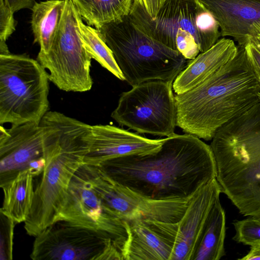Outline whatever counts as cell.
I'll use <instances>...</instances> for the list:
<instances>
[{
  "instance_id": "6da1fadb",
  "label": "cell",
  "mask_w": 260,
  "mask_h": 260,
  "mask_svg": "<svg viewBox=\"0 0 260 260\" xmlns=\"http://www.w3.org/2000/svg\"><path fill=\"white\" fill-rule=\"evenodd\" d=\"M98 167L114 183L156 200L191 196L217 175L210 146L186 133L164 139L154 152L111 159Z\"/></svg>"
},
{
  "instance_id": "7a4b0ae2",
  "label": "cell",
  "mask_w": 260,
  "mask_h": 260,
  "mask_svg": "<svg viewBox=\"0 0 260 260\" xmlns=\"http://www.w3.org/2000/svg\"><path fill=\"white\" fill-rule=\"evenodd\" d=\"M193 88L175 95L176 125L206 141L226 123L259 102L260 86L244 46Z\"/></svg>"
},
{
  "instance_id": "3957f363",
  "label": "cell",
  "mask_w": 260,
  "mask_h": 260,
  "mask_svg": "<svg viewBox=\"0 0 260 260\" xmlns=\"http://www.w3.org/2000/svg\"><path fill=\"white\" fill-rule=\"evenodd\" d=\"M46 166L35 187L26 233L36 237L55 222L71 181L84 164L92 125L56 111L42 119Z\"/></svg>"
},
{
  "instance_id": "277c9868",
  "label": "cell",
  "mask_w": 260,
  "mask_h": 260,
  "mask_svg": "<svg viewBox=\"0 0 260 260\" xmlns=\"http://www.w3.org/2000/svg\"><path fill=\"white\" fill-rule=\"evenodd\" d=\"M210 146L221 193L260 220V102L220 127Z\"/></svg>"
},
{
  "instance_id": "5b68a950",
  "label": "cell",
  "mask_w": 260,
  "mask_h": 260,
  "mask_svg": "<svg viewBox=\"0 0 260 260\" xmlns=\"http://www.w3.org/2000/svg\"><path fill=\"white\" fill-rule=\"evenodd\" d=\"M131 86L151 80L174 81L186 59L140 30L128 15L98 29Z\"/></svg>"
},
{
  "instance_id": "8992f818",
  "label": "cell",
  "mask_w": 260,
  "mask_h": 260,
  "mask_svg": "<svg viewBox=\"0 0 260 260\" xmlns=\"http://www.w3.org/2000/svg\"><path fill=\"white\" fill-rule=\"evenodd\" d=\"M128 16L144 33L176 51L185 40L193 37L200 52H204L221 36L217 20L200 0H165L154 19L138 0H134Z\"/></svg>"
},
{
  "instance_id": "52a82bcc",
  "label": "cell",
  "mask_w": 260,
  "mask_h": 260,
  "mask_svg": "<svg viewBox=\"0 0 260 260\" xmlns=\"http://www.w3.org/2000/svg\"><path fill=\"white\" fill-rule=\"evenodd\" d=\"M49 77L25 54H0V124H40L48 111Z\"/></svg>"
},
{
  "instance_id": "ba28073f",
  "label": "cell",
  "mask_w": 260,
  "mask_h": 260,
  "mask_svg": "<svg viewBox=\"0 0 260 260\" xmlns=\"http://www.w3.org/2000/svg\"><path fill=\"white\" fill-rule=\"evenodd\" d=\"M80 16L71 0H66L58 29L47 53L39 51L37 60L49 72V80L60 90L85 92L91 89V57L80 34Z\"/></svg>"
},
{
  "instance_id": "9c48e42d",
  "label": "cell",
  "mask_w": 260,
  "mask_h": 260,
  "mask_svg": "<svg viewBox=\"0 0 260 260\" xmlns=\"http://www.w3.org/2000/svg\"><path fill=\"white\" fill-rule=\"evenodd\" d=\"M173 82L156 80L133 86L121 94L111 117L139 133L174 135L177 110Z\"/></svg>"
},
{
  "instance_id": "30bf717a",
  "label": "cell",
  "mask_w": 260,
  "mask_h": 260,
  "mask_svg": "<svg viewBox=\"0 0 260 260\" xmlns=\"http://www.w3.org/2000/svg\"><path fill=\"white\" fill-rule=\"evenodd\" d=\"M94 189L106 206L123 221L151 219L178 222L196 193L187 198L156 200L138 194L113 182L98 166L84 164Z\"/></svg>"
},
{
  "instance_id": "8fae6325",
  "label": "cell",
  "mask_w": 260,
  "mask_h": 260,
  "mask_svg": "<svg viewBox=\"0 0 260 260\" xmlns=\"http://www.w3.org/2000/svg\"><path fill=\"white\" fill-rule=\"evenodd\" d=\"M83 165L71 181L55 222L63 221L104 233L115 241L122 253L127 239L124 222L105 204L93 187Z\"/></svg>"
},
{
  "instance_id": "7c38bea8",
  "label": "cell",
  "mask_w": 260,
  "mask_h": 260,
  "mask_svg": "<svg viewBox=\"0 0 260 260\" xmlns=\"http://www.w3.org/2000/svg\"><path fill=\"white\" fill-rule=\"evenodd\" d=\"M111 245L121 251L104 233L59 221L35 237L30 257L34 260H99Z\"/></svg>"
},
{
  "instance_id": "4fadbf2b",
  "label": "cell",
  "mask_w": 260,
  "mask_h": 260,
  "mask_svg": "<svg viewBox=\"0 0 260 260\" xmlns=\"http://www.w3.org/2000/svg\"><path fill=\"white\" fill-rule=\"evenodd\" d=\"M44 156L43 129L40 124L28 122L0 126V186L27 169L33 160Z\"/></svg>"
},
{
  "instance_id": "5bb4252c",
  "label": "cell",
  "mask_w": 260,
  "mask_h": 260,
  "mask_svg": "<svg viewBox=\"0 0 260 260\" xmlns=\"http://www.w3.org/2000/svg\"><path fill=\"white\" fill-rule=\"evenodd\" d=\"M163 140L148 139L114 125H92L84 164L98 166L115 158L154 152L160 149Z\"/></svg>"
},
{
  "instance_id": "9a60e30c",
  "label": "cell",
  "mask_w": 260,
  "mask_h": 260,
  "mask_svg": "<svg viewBox=\"0 0 260 260\" xmlns=\"http://www.w3.org/2000/svg\"><path fill=\"white\" fill-rule=\"evenodd\" d=\"M127 239L122 260H171L177 222L151 219L124 221Z\"/></svg>"
},
{
  "instance_id": "2e32d148",
  "label": "cell",
  "mask_w": 260,
  "mask_h": 260,
  "mask_svg": "<svg viewBox=\"0 0 260 260\" xmlns=\"http://www.w3.org/2000/svg\"><path fill=\"white\" fill-rule=\"evenodd\" d=\"M220 193L221 189L216 178L196 192L184 214L177 222L171 260H191L210 210Z\"/></svg>"
},
{
  "instance_id": "e0dca14e",
  "label": "cell",
  "mask_w": 260,
  "mask_h": 260,
  "mask_svg": "<svg viewBox=\"0 0 260 260\" xmlns=\"http://www.w3.org/2000/svg\"><path fill=\"white\" fill-rule=\"evenodd\" d=\"M217 20L221 36L238 45L260 35V0H200Z\"/></svg>"
},
{
  "instance_id": "ac0fdd59",
  "label": "cell",
  "mask_w": 260,
  "mask_h": 260,
  "mask_svg": "<svg viewBox=\"0 0 260 260\" xmlns=\"http://www.w3.org/2000/svg\"><path fill=\"white\" fill-rule=\"evenodd\" d=\"M237 49L233 40L224 37L219 39L210 49L200 52L187 63L173 82L174 92L183 93L201 83L232 59Z\"/></svg>"
},
{
  "instance_id": "d6986e66",
  "label": "cell",
  "mask_w": 260,
  "mask_h": 260,
  "mask_svg": "<svg viewBox=\"0 0 260 260\" xmlns=\"http://www.w3.org/2000/svg\"><path fill=\"white\" fill-rule=\"evenodd\" d=\"M225 215L218 198L199 236L191 260H219L225 255Z\"/></svg>"
},
{
  "instance_id": "ffe728a7",
  "label": "cell",
  "mask_w": 260,
  "mask_h": 260,
  "mask_svg": "<svg viewBox=\"0 0 260 260\" xmlns=\"http://www.w3.org/2000/svg\"><path fill=\"white\" fill-rule=\"evenodd\" d=\"M33 178L25 169L1 186L4 194L1 212L15 223L24 222L29 214L34 196Z\"/></svg>"
},
{
  "instance_id": "44dd1931",
  "label": "cell",
  "mask_w": 260,
  "mask_h": 260,
  "mask_svg": "<svg viewBox=\"0 0 260 260\" xmlns=\"http://www.w3.org/2000/svg\"><path fill=\"white\" fill-rule=\"evenodd\" d=\"M66 0L36 2L31 8V26L34 43L40 51L47 53L58 29L63 14Z\"/></svg>"
},
{
  "instance_id": "7402d4cb",
  "label": "cell",
  "mask_w": 260,
  "mask_h": 260,
  "mask_svg": "<svg viewBox=\"0 0 260 260\" xmlns=\"http://www.w3.org/2000/svg\"><path fill=\"white\" fill-rule=\"evenodd\" d=\"M82 19L99 29L129 14L134 0H71Z\"/></svg>"
},
{
  "instance_id": "603a6c76",
  "label": "cell",
  "mask_w": 260,
  "mask_h": 260,
  "mask_svg": "<svg viewBox=\"0 0 260 260\" xmlns=\"http://www.w3.org/2000/svg\"><path fill=\"white\" fill-rule=\"evenodd\" d=\"M82 20L80 16L78 24L80 36L83 46L90 56L118 79L124 80L112 51L101 37L99 30L85 24Z\"/></svg>"
},
{
  "instance_id": "cb8c5ba5",
  "label": "cell",
  "mask_w": 260,
  "mask_h": 260,
  "mask_svg": "<svg viewBox=\"0 0 260 260\" xmlns=\"http://www.w3.org/2000/svg\"><path fill=\"white\" fill-rule=\"evenodd\" d=\"M236 234L233 239L238 243L253 246L260 245V220L250 217L233 223Z\"/></svg>"
},
{
  "instance_id": "d4e9b609",
  "label": "cell",
  "mask_w": 260,
  "mask_h": 260,
  "mask_svg": "<svg viewBox=\"0 0 260 260\" xmlns=\"http://www.w3.org/2000/svg\"><path fill=\"white\" fill-rule=\"evenodd\" d=\"M15 222L1 212V259H12Z\"/></svg>"
},
{
  "instance_id": "484cf974",
  "label": "cell",
  "mask_w": 260,
  "mask_h": 260,
  "mask_svg": "<svg viewBox=\"0 0 260 260\" xmlns=\"http://www.w3.org/2000/svg\"><path fill=\"white\" fill-rule=\"evenodd\" d=\"M14 12L4 0H0V42H6L16 29Z\"/></svg>"
},
{
  "instance_id": "4316f807",
  "label": "cell",
  "mask_w": 260,
  "mask_h": 260,
  "mask_svg": "<svg viewBox=\"0 0 260 260\" xmlns=\"http://www.w3.org/2000/svg\"><path fill=\"white\" fill-rule=\"evenodd\" d=\"M247 56L250 61L260 69V44L254 38H250L244 45Z\"/></svg>"
},
{
  "instance_id": "83f0119b",
  "label": "cell",
  "mask_w": 260,
  "mask_h": 260,
  "mask_svg": "<svg viewBox=\"0 0 260 260\" xmlns=\"http://www.w3.org/2000/svg\"><path fill=\"white\" fill-rule=\"evenodd\" d=\"M149 15L154 19L165 0H138Z\"/></svg>"
},
{
  "instance_id": "f1b7e54d",
  "label": "cell",
  "mask_w": 260,
  "mask_h": 260,
  "mask_svg": "<svg viewBox=\"0 0 260 260\" xmlns=\"http://www.w3.org/2000/svg\"><path fill=\"white\" fill-rule=\"evenodd\" d=\"M46 164V160L44 156H43L31 161L26 169L28 170L30 174L34 177H35L42 173Z\"/></svg>"
},
{
  "instance_id": "f546056e",
  "label": "cell",
  "mask_w": 260,
  "mask_h": 260,
  "mask_svg": "<svg viewBox=\"0 0 260 260\" xmlns=\"http://www.w3.org/2000/svg\"><path fill=\"white\" fill-rule=\"evenodd\" d=\"M12 11L15 13L23 9H30L36 2L35 0H4Z\"/></svg>"
},
{
  "instance_id": "4dcf8cb0",
  "label": "cell",
  "mask_w": 260,
  "mask_h": 260,
  "mask_svg": "<svg viewBox=\"0 0 260 260\" xmlns=\"http://www.w3.org/2000/svg\"><path fill=\"white\" fill-rule=\"evenodd\" d=\"M249 252L239 260H260V245L251 246Z\"/></svg>"
},
{
  "instance_id": "1f68e13d",
  "label": "cell",
  "mask_w": 260,
  "mask_h": 260,
  "mask_svg": "<svg viewBox=\"0 0 260 260\" xmlns=\"http://www.w3.org/2000/svg\"><path fill=\"white\" fill-rule=\"evenodd\" d=\"M250 62L252 66V68L253 69V70L254 71L255 75L257 78V80L258 81L259 85L260 86V69L255 63L251 62V61H250ZM257 95H258V98L259 101L260 102V91L258 93Z\"/></svg>"
},
{
  "instance_id": "d6a6232c",
  "label": "cell",
  "mask_w": 260,
  "mask_h": 260,
  "mask_svg": "<svg viewBox=\"0 0 260 260\" xmlns=\"http://www.w3.org/2000/svg\"><path fill=\"white\" fill-rule=\"evenodd\" d=\"M255 38L258 42H260V35L257 36L256 37H254Z\"/></svg>"
},
{
  "instance_id": "836d02e7",
  "label": "cell",
  "mask_w": 260,
  "mask_h": 260,
  "mask_svg": "<svg viewBox=\"0 0 260 260\" xmlns=\"http://www.w3.org/2000/svg\"></svg>"
}]
</instances>
